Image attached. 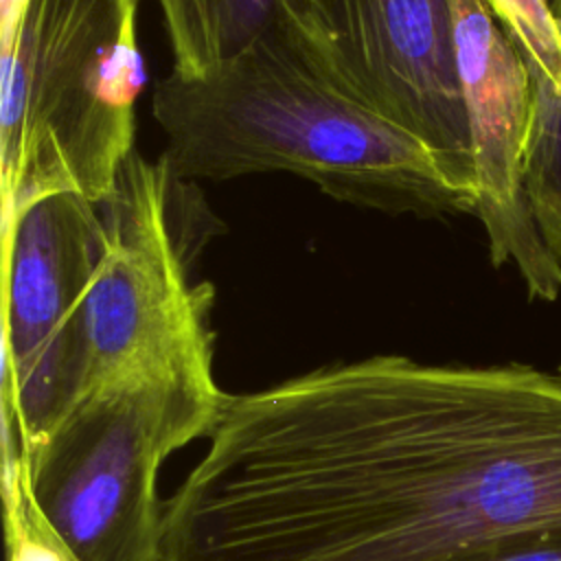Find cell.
<instances>
[{
	"label": "cell",
	"instance_id": "cell-1",
	"mask_svg": "<svg viewBox=\"0 0 561 561\" xmlns=\"http://www.w3.org/2000/svg\"><path fill=\"white\" fill-rule=\"evenodd\" d=\"M158 561H495L561 539V377L370 355L228 394Z\"/></svg>",
	"mask_w": 561,
	"mask_h": 561
},
{
	"label": "cell",
	"instance_id": "cell-2",
	"mask_svg": "<svg viewBox=\"0 0 561 561\" xmlns=\"http://www.w3.org/2000/svg\"><path fill=\"white\" fill-rule=\"evenodd\" d=\"M175 180L294 173L337 202L423 219L478 197L419 138L324 81L278 26L213 75L164 77L151 99Z\"/></svg>",
	"mask_w": 561,
	"mask_h": 561
},
{
	"label": "cell",
	"instance_id": "cell-3",
	"mask_svg": "<svg viewBox=\"0 0 561 561\" xmlns=\"http://www.w3.org/2000/svg\"><path fill=\"white\" fill-rule=\"evenodd\" d=\"M140 0H0V230L28 204L103 202L134 149Z\"/></svg>",
	"mask_w": 561,
	"mask_h": 561
},
{
	"label": "cell",
	"instance_id": "cell-4",
	"mask_svg": "<svg viewBox=\"0 0 561 561\" xmlns=\"http://www.w3.org/2000/svg\"><path fill=\"white\" fill-rule=\"evenodd\" d=\"M178 182L162 158L134 151L99 202V259L72 324V403L136 386L215 381V289L188 274Z\"/></svg>",
	"mask_w": 561,
	"mask_h": 561
},
{
	"label": "cell",
	"instance_id": "cell-5",
	"mask_svg": "<svg viewBox=\"0 0 561 561\" xmlns=\"http://www.w3.org/2000/svg\"><path fill=\"white\" fill-rule=\"evenodd\" d=\"M228 394L213 383H153L85 397L26 462L31 500L75 561H158L162 462L210 436Z\"/></svg>",
	"mask_w": 561,
	"mask_h": 561
},
{
	"label": "cell",
	"instance_id": "cell-6",
	"mask_svg": "<svg viewBox=\"0 0 561 561\" xmlns=\"http://www.w3.org/2000/svg\"><path fill=\"white\" fill-rule=\"evenodd\" d=\"M276 26L324 81L425 142L478 197L451 0H283Z\"/></svg>",
	"mask_w": 561,
	"mask_h": 561
},
{
	"label": "cell",
	"instance_id": "cell-7",
	"mask_svg": "<svg viewBox=\"0 0 561 561\" xmlns=\"http://www.w3.org/2000/svg\"><path fill=\"white\" fill-rule=\"evenodd\" d=\"M99 202L55 193L2 237V427L26 458L72 403V324L94 274Z\"/></svg>",
	"mask_w": 561,
	"mask_h": 561
},
{
	"label": "cell",
	"instance_id": "cell-8",
	"mask_svg": "<svg viewBox=\"0 0 561 561\" xmlns=\"http://www.w3.org/2000/svg\"><path fill=\"white\" fill-rule=\"evenodd\" d=\"M460 88L482 221L495 267L515 265L533 300L561 294V259L543 241L526 191L533 81L486 0H451Z\"/></svg>",
	"mask_w": 561,
	"mask_h": 561
},
{
	"label": "cell",
	"instance_id": "cell-9",
	"mask_svg": "<svg viewBox=\"0 0 561 561\" xmlns=\"http://www.w3.org/2000/svg\"><path fill=\"white\" fill-rule=\"evenodd\" d=\"M173 70L197 79L230 64L276 26L283 0H156Z\"/></svg>",
	"mask_w": 561,
	"mask_h": 561
},
{
	"label": "cell",
	"instance_id": "cell-10",
	"mask_svg": "<svg viewBox=\"0 0 561 561\" xmlns=\"http://www.w3.org/2000/svg\"><path fill=\"white\" fill-rule=\"evenodd\" d=\"M533 131L526 191L537 228L561 259V92L533 79Z\"/></svg>",
	"mask_w": 561,
	"mask_h": 561
},
{
	"label": "cell",
	"instance_id": "cell-11",
	"mask_svg": "<svg viewBox=\"0 0 561 561\" xmlns=\"http://www.w3.org/2000/svg\"><path fill=\"white\" fill-rule=\"evenodd\" d=\"M533 79L561 92V22L548 0H486Z\"/></svg>",
	"mask_w": 561,
	"mask_h": 561
},
{
	"label": "cell",
	"instance_id": "cell-12",
	"mask_svg": "<svg viewBox=\"0 0 561 561\" xmlns=\"http://www.w3.org/2000/svg\"><path fill=\"white\" fill-rule=\"evenodd\" d=\"M7 561H75L37 513L26 482V462L15 449H4L2 465Z\"/></svg>",
	"mask_w": 561,
	"mask_h": 561
},
{
	"label": "cell",
	"instance_id": "cell-13",
	"mask_svg": "<svg viewBox=\"0 0 561 561\" xmlns=\"http://www.w3.org/2000/svg\"><path fill=\"white\" fill-rule=\"evenodd\" d=\"M495 561H561V539L543 541V543L511 552L506 557H500Z\"/></svg>",
	"mask_w": 561,
	"mask_h": 561
},
{
	"label": "cell",
	"instance_id": "cell-14",
	"mask_svg": "<svg viewBox=\"0 0 561 561\" xmlns=\"http://www.w3.org/2000/svg\"><path fill=\"white\" fill-rule=\"evenodd\" d=\"M550 2V7H552V11H554V15H557V20L561 22V0H548Z\"/></svg>",
	"mask_w": 561,
	"mask_h": 561
},
{
	"label": "cell",
	"instance_id": "cell-15",
	"mask_svg": "<svg viewBox=\"0 0 561 561\" xmlns=\"http://www.w3.org/2000/svg\"><path fill=\"white\" fill-rule=\"evenodd\" d=\"M557 375L561 377V362H559V368H557Z\"/></svg>",
	"mask_w": 561,
	"mask_h": 561
}]
</instances>
